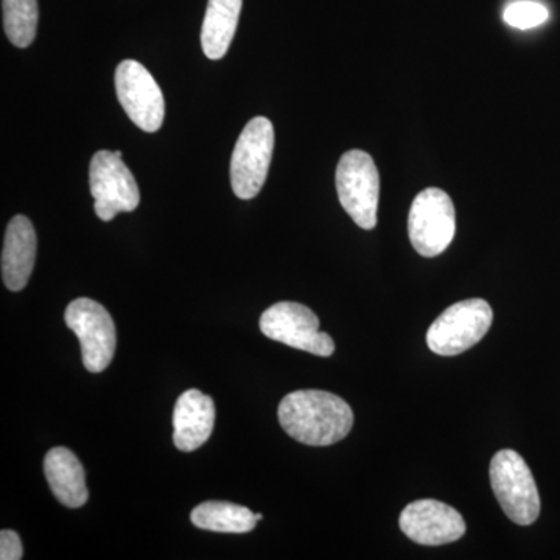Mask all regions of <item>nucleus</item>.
<instances>
[{"instance_id": "obj_10", "label": "nucleus", "mask_w": 560, "mask_h": 560, "mask_svg": "<svg viewBox=\"0 0 560 560\" xmlns=\"http://www.w3.org/2000/svg\"><path fill=\"white\" fill-rule=\"evenodd\" d=\"M116 91L121 108L140 130L156 132L164 124L165 102L160 84L139 61H121L116 69Z\"/></svg>"}, {"instance_id": "obj_4", "label": "nucleus", "mask_w": 560, "mask_h": 560, "mask_svg": "<svg viewBox=\"0 0 560 560\" xmlns=\"http://www.w3.org/2000/svg\"><path fill=\"white\" fill-rule=\"evenodd\" d=\"M275 150V128L267 117H254L243 128L231 160L232 190L241 200L260 194Z\"/></svg>"}, {"instance_id": "obj_5", "label": "nucleus", "mask_w": 560, "mask_h": 560, "mask_svg": "<svg viewBox=\"0 0 560 560\" xmlns=\"http://www.w3.org/2000/svg\"><path fill=\"white\" fill-rule=\"evenodd\" d=\"M493 312L480 298L456 302L427 331V345L438 355L453 357L480 342L492 326Z\"/></svg>"}, {"instance_id": "obj_3", "label": "nucleus", "mask_w": 560, "mask_h": 560, "mask_svg": "<svg viewBox=\"0 0 560 560\" xmlns=\"http://www.w3.org/2000/svg\"><path fill=\"white\" fill-rule=\"evenodd\" d=\"M490 486L506 517L521 526L540 515V495L526 460L517 452L500 451L490 460Z\"/></svg>"}, {"instance_id": "obj_13", "label": "nucleus", "mask_w": 560, "mask_h": 560, "mask_svg": "<svg viewBox=\"0 0 560 560\" xmlns=\"http://www.w3.org/2000/svg\"><path fill=\"white\" fill-rule=\"evenodd\" d=\"M36 259V232L24 215L11 219L2 249V279L10 291H21L31 279Z\"/></svg>"}, {"instance_id": "obj_15", "label": "nucleus", "mask_w": 560, "mask_h": 560, "mask_svg": "<svg viewBox=\"0 0 560 560\" xmlns=\"http://www.w3.org/2000/svg\"><path fill=\"white\" fill-rule=\"evenodd\" d=\"M243 0H209L201 28V46L209 60H221L230 50Z\"/></svg>"}, {"instance_id": "obj_12", "label": "nucleus", "mask_w": 560, "mask_h": 560, "mask_svg": "<svg viewBox=\"0 0 560 560\" xmlns=\"http://www.w3.org/2000/svg\"><path fill=\"white\" fill-rule=\"evenodd\" d=\"M215 425V405L198 389L180 394L173 410V442L180 452L200 448Z\"/></svg>"}, {"instance_id": "obj_8", "label": "nucleus", "mask_w": 560, "mask_h": 560, "mask_svg": "<svg viewBox=\"0 0 560 560\" xmlns=\"http://www.w3.org/2000/svg\"><path fill=\"white\" fill-rule=\"evenodd\" d=\"M260 330L290 348L304 350L318 357H330L335 342L330 335L319 330V319L305 305L298 302H278L260 316Z\"/></svg>"}, {"instance_id": "obj_9", "label": "nucleus", "mask_w": 560, "mask_h": 560, "mask_svg": "<svg viewBox=\"0 0 560 560\" xmlns=\"http://www.w3.org/2000/svg\"><path fill=\"white\" fill-rule=\"evenodd\" d=\"M66 324L79 337L84 368L98 374L109 366L116 353V326L108 311L90 298L70 302Z\"/></svg>"}, {"instance_id": "obj_20", "label": "nucleus", "mask_w": 560, "mask_h": 560, "mask_svg": "<svg viewBox=\"0 0 560 560\" xmlns=\"http://www.w3.org/2000/svg\"><path fill=\"white\" fill-rule=\"evenodd\" d=\"M256 517H257V522L261 521V518H264V515L261 514H256Z\"/></svg>"}, {"instance_id": "obj_1", "label": "nucleus", "mask_w": 560, "mask_h": 560, "mask_svg": "<svg viewBox=\"0 0 560 560\" xmlns=\"http://www.w3.org/2000/svg\"><path fill=\"white\" fill-rule=\"evenodd\" d=\"M279 422L294 441L326 447L345 440L353 425L348 401L327 390L302 389L287 394L279 405Z\"/></svg>"}, {"instance_id": "obj_19", "label": "nucleus", "mask_w": 560, "mask_h": 560, "mask_svg": "<svg viewBox=\"0 0 560 560\" xmlns=\"http://www.w3.org/2000/svg\"><path fill=\"white\" fill-rule=\"evenodd\" d=\"M0 559L21 560L22 544L20 536L14 530L3 529L0 533Z\"/></svg>"}, {"instance_id": "obj_6", "label": "nucleus", "mask_w": 560, "mask_h": 560, "mask_svg": "<svg viewBox=\"0 0 560 560\" xmlns=\"http://www.w3.org/2000/svg\"><path fill=\"white\" fill-rule=\"evenodd\" d=\"M408 234L420 256L436 257L451 246L456 234V212L447 191L429 187L412 201Z\"/></svg>"}, {"instance_id": "obj_18", "label": "nucleus", "mask_w": 560, "mask_h": 560, "mask_svg": "<svg viewBox=\"0 0 560 560\" xmlns=\"http://www.w3.org/2000/svg\"><path fill=\"white\" fill-rule=\"evenodd\" d=\"M550 18L548 9L534 0H518V2L511 3L506 7L503 13V20L508 25L521 31H528V28L539 27L545 24Z\"/></svg>"}, {"instance_id": "obj_17", "label": "nucleus", "mask_w": 560, "mask_h": 560, "mask_svg": "<svg viewBox=\"0 0 560 560\" xmlns=\"http://www.w3.org/2000/svg\"><path fill=\"white\" fill-rule=\"evenodd\" d=\"M3 28L13 46L25 49L38 31V0H2Z\"/></svg>"}, {"instance_id": "obj_14", "label": "nucleus", "mask_w": 560, "mask_h": 560, "mask_svg": "<svg viewBox=\"0 0 560 560\" xmlns=\"http://www.w3.org/2000/svg\"><path fill=\"white\" fill-rule=\"evenodd\" d=\"M44 474L51 492L65 506L81 508L90 499L86 475L79 458L69 448H51L44 459Z\"/></svg>"}, {"instance_id": "obj_2", "label": "nucleus", "mask_w": 560, "mask_h": 560, "mask_svg": "<svg viewBox=\"0 0 560 560\" xmlns=\"http://www.w3.org/2000/svg\"><path fill=\"white\" fill-rule=\"evenodd\" d=\"M335 184L342 209L361 230L377 226L381 175L370 153L350 150L342 154L335 173Z\"/></svg>"}, {"instance_id": "obj_16", "label": "nucleus", "mask_w": 560, "mask_h": 560, "mask_svg": "<svg viewBox=\"0 0 560 560\" xmlns=\"http://www.w3.org/2000/svg\"><path fill=\"white\" fill-rule=\"evenodd\" d=\"M190 521L213 533L243 534L256 528L257 517L248 508L228 501H206L191 511Z\"/></svg>"}, {"instance_id": "obj_7", "label": "nucleus", "mask_w": 560, "mask_h": 560, "mask_svg": "<svg viewBox=\"0 0 560 560\" xmlns=\"http://www.w3.org/2000/svg\"><path fill=\"white\" fill-rule=\"evenodd\" d=\"M90 184L95 213L103 221H110L121 212H132L139 206L138 183L121 161L120 151L101 150L94 154Z\"/></svg>"}, {"instance_id": "obj_11", "label": "nucleus", "mask_w": 560, "mask_h": 560, "mask_svg": "<svg viewBox=\"0 0 560 560\" xmlns=\"http://www.w3.org/2000/svg\"><path fill=\"white\" fill-rule=\"evenodd\" d=\"M399 525L408 539L429 547L459 540L467 529L463 515L438 500L412 501L401 511Z\"/></svg>"}]
</instances>
